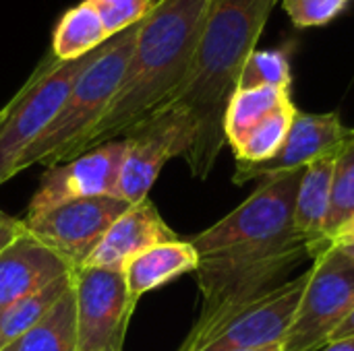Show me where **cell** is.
<instances>
[{"instance_id":"obj_1","label":"cell","mask_w":354,"mask_h":351,"mask_svg":"<svg viewBox=\"0 0 354 351\" xmlns=\"http://www.w3.org/2000/svg\"><path fill=\"white\" fill-rule=\"evenodd\" d=\"M280 0H212L189 72L168 106L187 110L197 134L185 161L205 180L226 143L224 116L249 56ZM166 106V108H168Z\"/></svg>"},{"instance_id":"obj_2","label":"cell","mask_w":354,"mask_h":351,"mask_svg":"<svg viewBox=\"0 0 354 351\" xmlns=\"http://www.w3.org/2000/svg\"><path fill=\"white\" fill-rule=\"evenodd\" d=\"M209 4L212 0L156 2L139 23L122 81L83 153L124 139L170 103L189 72Z\"/></svg>"},{"instance_id":"obj_3","label":"cell","mask_w":354,"mask_h":351,"mask_svg":"<svg viewBox=\"0 0 354 351\" xmlns=\"http://www.w3.org/2000/svg\"><path fill=\"white\" fill-rule=\"evenodd\" d=\"M330 244V238L292 234L272 244L199 257L195 275L203 302L193 329L207 327L224 314L282 285L299 265L315 261Z\"/></svg>"},{"instance_id":"obj_4","label":"cell","mask_w":354,"mask_h":351,"mask_svg":"<svg viewBox=\"0 0 354 351\" xmlns=\"http://www.w3.org/2000/svg\"><path fill=\"white\" fill-rule=\"evenodd\" d=\"M137 29L139 25L110 37L102 48H97L93 60L73 83L56 118L19 159L17 174L33 163L48 170L83 153L89 134L116 95L135 48Z\"/></svg>"},{"instance_id":"obj_5","label":"cell","mask_w":354,"mask_h":351,"mask_svg":"<svg viewBox=\"0 0 354 351\" xmlns=\"http://www.w3.org/2000/svg\"><path fill=\"white\" fill-rule=\"evenodd\" d=\"M95 52L68 62L50 54L0 110V186L17 176L19 159L56 118L73 83Z\"/></svg>"},{"instance_id":"obj_6","label":"cell","mask_w":354,"mask_h":351,"mask_svg":"<svg viewBox=\"0 0 354 351\" xmlns=\"http://www.w3.org/2000/svg\"><path fill=\"white\" fill-rule=\"evenodd\" d=\"M303 172L305 168L263 178L259 188L247 201L189 240L197 254L207 257L236 248L272 244L297 234L292 217Z\"/></svg>"},{"instance_id":"obj_7","label":"cell","mask_w":354,"mask_h":351,"mask_svg":"<svg viewBox=\"0 0 354 351\" xmlns=\"http://www.w3.org/2000/svg\"><path fill=\"white\" fill-rule=\"evenodd\" d=\"M309 273L303 271L207 327L191 329L178 351H247L284 343Z\"/></svg>"},{"instance_id":"obj_8","label":"cell","mask_w":354,"mask_h":351,"mask_svg":"<svg viewBox=\"0 0 354 351\" xmlns=\"http://www.w3.org/2000/svg\"><path fill=\"white\" fill-rule=\"evenodd\" d=\"M295 321L284 337V351H319L354 308V263L334 244L309 267Z\"/></svg>"},{"instance_id":"obj_9","label":"cell","mask_w":354,"mask_h":351,"mask_svg":"<svg viewBox=\"0 0 354 351\" xmlns=\"http://www.w3.org/2000/svg\"><path fill=\"white\" fill-rule=\"evenodd\" d=\"M197 124L193 116L176 106H168L139 124L127 139L118 197L129 205L147 199L162 168L174 157H187L195 143Z\"/></svg>"},{"instance_id":"obj_10","label":"cell","mask_w":354,"mask_h":351,"mask_svg":"<svg viewBox=\"0 0 354 351\" xmlns=\"http://www.w3.org/2000/svg\"><path fill=\"white\" fill-rule=\"evenodd\" d=\"M77 351H122L137 306L122 271L81 267L73 271Z\"/></svg>"},{"instance_id":"obj_11","label":"cell","mask_w":354,"mask_h":351,"mask_svg":"<svg viewBox=\"0 0 354 351\" xmlns=\"http://www.w3.org/2000/svg\"><path fill=\"white\" fill-rule=\"evenodd\" d=\"M131 205L120 197L71 201L37 215H25L27 234L58 254L73 271L81 269L112 223Z\"/></svg>"},{"instance_id":"obj_12","label":"cell","mask_w":354,"mask_h":351,"mask_svg":"<svg viewBox=\"0 0 354 351\" xmlns=\"http://www.w3.org/2000/svg\"><path fill=\"white\" fill-rule=\"evenodd\" d=\"M124 153L127 139H118L104 143L66 163L48 168L27 205V215H37L71 201L118 197Z\"/></svg>"},{"instance_id":"obj_13","label":"cell","mask_w":354,"mask_h":351,"mask_svg":"<svg viewBox=\"0 0 354 351\" xmlns=\"http://www.w3.org/2000/svg\"><path fill=\"white\" fill-rule=\"evenodd\" d=\"M353 128H348L338 112L309 114L297 110L290 130L282 149L263 163H239L232 176L234 184H247L251 180H263L282 172L303 170L311 161L338 151L348 139Z\"/></svg>"},{"instance_id":"obj_14","label":"cell","mask_w":354,"mask_h":351,"mask_svg":"<svg viewBox=\"0 0 354 351\" xmlns=\"http://www.w3.org/2000/svg\"><path fill=\"white\" fill-rule=\"evenodd\" d=\"M174 240H178V236L162 219L158 207L149 199H143L141 203L131 205L112 223V228L106 232L104 240L83 267L124 273L129 263L141 252Z\"/></svg>"},{"instance_id":"obj_15","label":"cell","mask_w":354,"mask_h":351,"mask_svg":"<svg viewBox=\"0 0 354 351\" xmlns=\"http://www.w3.org/2000/svg\"><path fill=\"white\" fill-rule=\"evenodd\" d=\"M71 273L58 254L25 232L0 252V310Z\"/></svg>"},{"instance_id":"obj_16","label":"cell","mask_w":354,"mask_h":351,"mask_svg":"<svg viewBox=\"0 0 354 351\" xmlns=\"http://www.w3.org/2000/svg\"><path fill=\"white\" fill-rule=\"evenodd\" d=\"M197 265L199 254L191 242H164L141 252L129 263L124 269L127 288L131 296L139 300L143 294L158 290L185 273H195Z\"/></svg>"},{"instance_id":"obj_17","label":"cell","mask_w":354,"mask_h":351,"mask_svg":"<svg viewBox=\"0 0 354 351\" xmlns=\"http://www.w3.org/2000/svg\"><path fill=\"white\" fill-rule=\"evenodd\" d=\"M338 151L311 161L301 178L295 201V232L307 238H328L324 225L332 203V178Z\"/></svg>"},{"instance_id":"obj_18","label":"cell","mask_w":354,"mask_h":351,"mask_svg":"<svg viewBox=\"0 0 354 351\" xmlns=\"http://www.w3.org/2000/svg\"><path fill=\"white\" fill-rule=\"evenodd\" d=\"M110 39L97 10L89 2H79L71 6L54 27L52 33V56L56 60L68 62L79 60Z\"/></svg>"},{"instance_id":"obj_19","label":"cell","mask_w":354,"mask_h":351,"mask_svg":"<svg viewBox=\"0 0 354 351\" xmlns=\"http://www.w3.org/2000/svg\"><path fill=\"white\" fill-rule=\"evenodd\" d=\"M292 99L290 89L278 87H253V89H236L228 101L224 116V137L226 143L236 149L243 139L274 110H278L284 101Z\"/></svg>"},{"instance_id":"obj_20","label":"cell","mask_w":354,"mask_h":351,"mask_svg":"<svg viewBox=\"0 0 354 351\" xmlns=\"http://www.w3.org/2000/svg\"><path fill=\"white\" fill-rule=\"evenodd\" d=\"M71 288L73 273L0 310V351L6 350L25 333H29L35 325H39Z\"/></svg>"},{"instance_id":"obj_21","label":"cell","mask_w":354,"mask_h":351,"mask_svg":"<svg viewBox=\"0 0 354 351\" xmlns=\"http://www.w3.org/2000/svg\"><path fill=\"white\" fill-rule=\"evenodd\" d=\"M4 351H77V321L73 288L56 302L46 319Z\"/></svg>"},{"instance_id":"obj_22","label":"cell","mask_w":354,"mask_h":351,"mask_svg":"<svg viewBox=\"0 0 354 351\" xmlns=\"http://www.w3.org/2000/svg\"><path fill=\"white\" fill-rule=\"evenodd\" d=\"M297 106L292 99L284 101L278 110H274L266 120H261L243 143L232 149L239 163H263L272 159L284 145L290 124L297 114Z\"/></svg>"},{"instance_id":"obj_23","label":"cell","mask_w":354,"mask_h":351,"mask_svg":"<svg viewBox=\"0 0 354 351\" xmlns=\"http://www.w3.org/2000/svg\"><path fill=\"white\" fill-rule=\"evenodd\" d=\"M292 50L295 41H286L280 48L272 50H255L239 79L236 89H253V87H292Z\"/></svg>"},{"instance_id":"obj_24","label":"cell","mask_w":354,"mask_h":351,"mask_svg":"<svg viewBox=\"0 0 354 351\" xmlns=\"http://www.w3.org/2000/svg\"><path fill=\"white\" fill-rule=\"evenodd\" d=\"M354 217V128L348 139L340 145L334 178H332V203L324 225V234L332 240L334 234Z\"/></svg>"},{"instance_id":"obj_25","label":"cell","mask_w":354,"mask_h":351,"mask_svg":"<svg viewBox=\"0 0 354 351\" xmlns=\"http://www.w3.org/2000/svg\"><path fill=\"white\" fill-rule=\"evenodd\" d=\"M85 2H89L97 10L110 37L139 25L156 6V0H85Z\"/></svg>"},{"instance_id":"obj_26","label":"cell","mask_w":354,"mask_h":351,"mask_svg":"<svg viewBox=\"0 0 354 351\" xmlns=\"http://www.w3.org/2000/svg\"><path fill=\"white\" fill-rule=\"evenodd\" d=\"M351 0H282L288 19L299 29L324 27L332 23Z\"/></svg>"},{"instance_id":"obj_27","label":"cell","mask_w":354,"mask_h":351,"mask_svg":"<svg viewBox=\"0 0 354 351\" xmlns=\"http://www.w3.org/2000/svg\"><path fill=\"white\" fill-rule=\"evenodd\" d=\"M25 223L23 219L10 217L8 213L0 211V252L8 248L15 240H19L25 234Z\"/></svg>"},{"instance_id":"obj_28","label":"cell","mask_w":354,"mask_h":351,"mask_svg":"<svg viewBox=\"0 0 354 351\" xmlns=\"http://www.w3.org/2000/svg\"><path fill=\"white\" fill-rule=\"evenodd\" d=\"M354 337V308L348 312V317L340 323V327L336 329V333L332 335V341H340V339H351ZM330 341V343H332Z\"/></svg>"},{"instance_id":"obj_29","label":"cell","mask_w":354,"mask_h":351,"mask_svg":"<svg viewBox=\"0 0 354 351\" xmlns=\"http://www.w3.org/2000/svg\"><path fill=\"white\" fill-rule=\"evenodd\" d=\"M354 238V217L351 221H346L332 238V242H340V240H353Z\"/></svg>"},{"instance_id":"obj_30","label":"cell","mask_w":354,"mask_h":351,"mask_svg":"<svg viewBox=\"0 0 354 351\" xmlns=\"http://www.w3.org/2000/svg\"><path fill=\"white\" fill-rule=\"evenodd\" d=\"M319 351H354V337H351V339H340V341H332V343H328L324 350Z\"/></svg>"},{"instance_id":"obj_31","label":"cell","mask_w":354,"mask_h":351,"mask_svg":"<svg viewBox=\"0 0 354 351\" xmlns=\"http://www.w3.org/2000/svg\"><path fill=\"white\" fill-rule=\"evenodd\" d=\"M346 259H351L354 263V238L353 240H340V242H332Z\"/></svg>"},{"instance_id":"obj_32","label":"cell","mask_w":354,"mask_h":351,"mask_svg":"<svg viewBox=\"0 0 354 351\" xmlns=\"http://www.w3.org/2000/svg\"><path fill=\"white\" fill-rule=\"evenodd\" d=\"M247 351H284V348H282V343H274V345H266V348H257V350Z\"/></svg>"},{"instance_id":"obj_33","label":"cell","mask_w":354,"mask_h":351,"mask_svg":"<svg viewBox=\"0 0 354 351\" xmlns=\"http://www.w3.org/2000/svg\"><path fill=\"white\" fill-rule=\"evenodd\" d=\"M2 351H4V350H2Z\"/></svg>"}]
</instances>
